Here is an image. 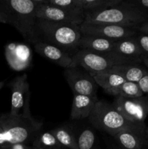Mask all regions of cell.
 I'll use <instances>...</instances> for the list:
<instances>
[{
  "mask_svg": "<svg viewBox=\"0 0 148 149\" xmlns=\"http://www.w3.org/2000/svg\"><path fill=\"white\" fill-rule=\"evenodd\" d=\"M36 17L38 19L48 21L76 25H81L84 23L85 18V16L84 15H79L64 9L49 4L46 0H38Z\"/></svg>",
  "mask_w": 148,
  "mask_h": 149,
  "instance_id": "30bf717a",
  "label": "cell"
},
{
  "mask_svg": "<svg viewBox=\"0 0 148 149\" xmlns=\"http://www.w3.org/2000/svg\"><path fill=\"white\" fill-rule=\"evenodd\" d=\"M7 141H6V136L5 133H4V130H3L2 128L0 127V148H2V147L7 146Z\"/></svg>",
  "mask_w": 148,
  "mask_h": 149,
  "instance_id": "f546056e",
  "label": "cell"
},
{
  "mask_svg": "<svg viewBox=\"0 0 148 149\" xmlns=\"http://www.w3.org/2000/svg\"><path fill=\"white\" fill-rule=\"evenodd\" d=\"M139 30L142 33H146L148 34V20L146 22L143 23L142 25H141L139 28L137 29V31Z\"/></svg>",
  "mask_w": 148,
  "mask_h": 149,
  "instance_id": "4dcf8cb0",
  "label": "cell"
},
{
  "mask_svg": "<svg viewBox=\"0 0 148 149\" xmlns=\"http://www.w3.org/2000/svg\"><path fill=\"white\" fill-rule=\"evenodd\" d=\"M113 95L115 97L134 98V97H142L144 96V94L138 83L126 81L114 92Z\"/></svg>",
  "mask_w": 148,
  "mask_h": 149,
  "instance_id": "cb8c5ba5",
  "label": "cell"
},
{
  "mask_svg": "<svg viewBox=\"0 0 148 149\" xmlns=\"http://www.w3.org/2000/svg\"><path fill=\"white\" fill-rule=\"evenodd\" d=\"M82 35L97 36L111 40H118L124 38L134 36L137 30L133 28L123 27L107 23H92L84 22L80 25Z\"/></svg>",
  "mask_w": 148,
  "mask_h": 149,
  "instance_id": "ba28073f",
  "label": "cell"
},
{
  "mask_svg": "<svg viewBox=\"0 0 148 149\" xmlns=\"http://www.w3.org/2000/svg\"><path fill=\"white\" fill-rule=\"evenodd\" d=\"M91 75L97 85L101 87L106 93L112 95L119 87L126 81L119 74L108 71L91 74Z\"/></svg>",
  "mask_w": 148,
  "mask_h": 149,
  "instance_id": "ac0fdd59",
  "label": "cell"
},
{
  "mask_svg": "<svg viewBox=\"0 0 148 149\" xmlns=\"http://www.w3.org/2000/svg\"><path fill=\"white\" fill-rule=\"evenodd\" d=\"M38 0H0V10L6 23L15 28L25 40L40 42L37 30Z\"/></svg>",
  "mask_w": 148,
  "mask_h": 149,
  "instance_id": "6da1fadb",
  "label": "cell"
},
{
  "mask_svg": "<svg viewBox=\"0 0 148 149\" xmlns=\"http://www.w3.org/2000/svg\"><path fill=\"white\" fill-rule=\"evenodd\" d=\"M130 3L143 10H148V0H128Z\"/></svg>",
  "mask_w": 148,
  "mask_h": 149,
  "instance_id": "83f0119b",
  "label": "cell"
},
{
  "mask_svg": "<svg viewBox=\"0 0 148 149\" xmlns=\"http://www.w3.org/2000/svg\"><path fill=\"white\" fill-rule=\"evenodd\" d=\"M148 20V10H143L123 0L113 7L94 12L85 13V23H107L123 27L138 28Z\"/></svg>",
  "mask_w": 148,
  "mask_h": 149,
  "instance_id": "7a4b0ae2",
  "label": "cell"
},
{
  "mask_svg": "<svg viewBox=\"0 0 148 149\" xmlns=\"http://www.w3.org/2000/svg\"><path fill=\"white\" fill-rule=\"evenodd\" d=\"M78 149H99L95 132L91 128L84 127L76 134Z\"/></svg>",
  "mask_w": 148,
  "mask_h": 149,
  "instance_id": "7402d4cb",
  "label": "cell"
},
{
  "mask_svg": "<svg viewBox=\"0 0 148 149\" xmlns=\"http://www.w3.org/2000/svg\"><path fill=\"white\" fill-rule=\"evenodd\" d=\"M43 123L32 116L23 113L0 114V127L6 136L7 145L15 143H32L36 135L41 131Z\"/></svg>",
  "mask_w": 148,
  "mask_h": 149,
  "instance_id": "5b68a950",
  "label": "cell"
},
{
  "mask_svg": "<svg viewBox=\"0 0 148 149\" xmlns=\"http://www.w3.org/2000/svg\"><path fill=\"white\" fill-rule=\"evenodd\" d=\"M8 149H32L31 146L26 143H15L7 146Z\"/></svg>",
  "mask_w": 148,
  "mask_h": 149,
  "instance_id": "f1b7e54d",
  "label": "cell"
},
{
  "mask_svg": "<svg viewBox=\"0 0 148 149\" xmlns=\"http://www.w3.org/2000/svg\"><path fill=\"white\" fill-rule=\"evenodd\" d=\"M135 36L141 49L145 54V56H148V34L144 33H137Z\"/></svg>",
  "mask_w": 148,
  "mask_h": 149,
  "instance_id": "484cf974",
  "label": "cell"
},
{
  "mask_svg": "<svg viewBox=\"0 0 148 149\" xmlns=\"http://www.w3.org/2000/svg\"><path fill=\"white\" fill-rule=\"evenodd\" d=\"M0 23H6L5 18H4V15H3L2 13H1V10H0Z\"/></svg>",
  "mask_w": 148,
  "mask_h": 149,
  "instance_id": "d6a6232c",
  "label": "cell"
},
{
  "mask_svg": "<svg viewBox=\"0 0 148 149\" xmlns=\"http://www.w3.org/2000/svg\"><path fill=\"white\" fill-rule=\"evenodd\" d=\"M37 30L40 42L57 47L68 53L71 51L75 53L78 50L82 36L80 25L38 19Z\"/></svg>",
  "mask_w": 148,
  "mask_h": 149,
  "instance_id": "3957f363",
  "label": "cell"
},
{
  "mask_svg": "<svg viewBox=\"0 0 148 149\" xmlns=\"http://www.w3.org/2000/svg\"><path fill=\"white\" fill-rule=\"evenodd\" d=\"M33 46L35 51L39 55L52 61L65 69L76 67L73 61L72 55L57 47L45 43L44 42H37L34 44Z\"/></svg>",
  "mask_w": 148,
  "mask_h": 149,
  "instance_id": "4fadbf2b",
  "label": "cell"
},
{
  "mask_svg": "<svg viewBox=\"0 0 148 149\" xmlns=\"http://www.w3.org/2000/svg\"><path fill=\"white\" fill-rule=\"evenodd\" d=\"M62 148L78 149L76 134L68 125H61L50 130Z\"/></svg>",
  "mask_w": 148,
  "mask_h": 149,
  "instance_id": "ffe728a7",
  "label": "cell"
},
{
  "mask_svg": "<svg viewBox=\"0 0 148 149\" xmlns=\"http://www.w3.org/2000/svg\"><path fill=\"white\" fill-rule=\"evenodd\" d=\"M72 58L75 66H81L90 74L105 71L115 65L139 63L142 61L124 58L114 52L99 53L86 49H78Z\"/></svg>",
  "mask_w": 148,
  "mask_h": 149,
  "instance_id": "8992f818",
  "label": "cell"
},
{
  "mask_svg": "<svg viewBox=\"0 0 148 149\" xmlns=\"http://www.w3.org/2000/svg\"><path fill=\"white\" fill-rule=\"evenodd\" d=\"M112 149H123V148H120V146H118L117 144H116V145L113 146V148H112Z\"/></svg>",
  "mask_w": 148,
  "mask_h": 149,
  "instance_id": "d590c367",
  "label": "cell"
},
{
  "mask_svg": "<svg viewBox=\"0 0 148 149\" xmlns=\"http://www.w3.org/2000/svg\"><path fill=\"white\" fill-rule=\"evenodd\" d=\"M113 52L129 59L142 61V58L145 56L135 36L116 40Z\"/></svg>",
  "mask_w": 148,
  "mask_h": 149,
  "instance_id": "e0dca14e",
  "label": "cell"
},
{
  "mask_svg": "<svg viewBox=\"0 0 148 149\" xmlns=\"http://www.w3.org/2000/svg\"><path fill=\"white\" fill-rule=\"evenodd\" d=\"M88 119L94 127L113 137L125 130H145L146 129L145 123L131 122L116 110L113 105L103 100H99L97 102Z\"/></svg>",
  "mask_w": 148,
  "mask_h": 149,
  "instance_id": "277c9868",
  "label": "cell"
},
{
  "mask_svg": "<svg viewBox=\"0 0 148 149\" xmlns=\"http://www.w3.org/2000/svg\"><path fill=\"white\" fill-rule=\"evenodd\" d=\"M113 138L116 144L123 149H147L148 147L145 130H125Z\"/></svg>",
  "mask_w": 148,
  "mask_h": 149,
  "instance_id": "5bb4252c",
  "label": "cell"
},
{
  "mask_svg": "<svg viewBox=\"0 0 148 149\" xmlns=\"http://www.w3.org/2000/svg\"><path fill=\"white\" fill-rule=\"evenodd\" d=\"M46 2L55 7H59L79 15L85 16L79 3V0H46Z\"/></svg>",
  "mask_w": 148,
  "mask_h": 149,
  "instance_id": "d4e9b609",
  "label": "cell"
},
{
  "mask_svg": "<svg viewBox=\"0 0 148 149\" xmlns=\"http://www.w3.org/2000/svg\"><path fill=\"white\" fill-rule=\"evenodd\" d=\"M113 106L123 116L135 123L144 124L148 116V97L134 98L116 97Z\"/></svg>",
  "mask_w": 148,
  "mask_h": 149,
  "instance_id": "52a82bcc",
  "label": "cell"
},
{
  "mask_svg": "<svg viewBox=\"0 0 148 149\" xmlns=\"http://www.w3.org/2000/svg\"><path fill=\"white\" fill-rule=\"evenodd\" d=\"M12 91L11 109L9 113L17 115L21 113L25 103L30 100V86L26 74L16 77L9 83Z\"/></svg>",
  "mask_w": 148,
  "mask_h": 149,
  "instance_id": "8fae6325",
  "label": "cell"
},
{
  "mask_svg": "<svg viewBox=\"0 0 148 149\" xmlns=\"http://www.w3.org/2000/svg\"><path fill=\"white\" fill-rule=\"evenodd\" d=\"M123 0H79L84 13L104 10L120 4Z\"/></svg>",
  "mask_w": 148,
  "mask_h": 149,
  "instance_id": "603a6c76",
  "label": "cell"
},
{
  "mask_svg": "<svg viewBox=\"0 0 148 149\" xmlns=\"http://www.w3.org/2000/svg\"><path fill=\"white\" fill-rule=\"evenodd\" d=\"M98 97L83 95H73L71 118L73 120L86 119L89 117Z\"/></svg>",
  "mask_w": 148,
  "mask_h": 149,
  "instance_id": "9a60e30c",
  "label": "cell"
},
{
  "mask_svg": "<svg viewBox=\"0 0 148 149\" xmlns=\"http://www.w3.org/2000/svg\"><path fill=\"white\" fill-rule=\"evenodd\" d=\"M147 149H148V147H147Z\"/></svg>",
  "mask_w": 148,
  "mask_h": 149,
  "instance_id": "74e56055",
  "label": "cell"
},
{
  "mask_svg": "<svg viewBox=\"0 0 148 149\" xmlns=\"http://www.w3.org/2000/svg\"><path fill=\"white\" fill-rule=\"evenodd\" d=\"M4 84H5V81H0V90L3 88V87L4 86Z\"/></svg>",
  "mask_w": 148,
  "mask_h": 149,
  "instance_id": "836d02e7",
  "label": "cell"
},
{
  "mask_svg": "<svg viewBox=\"0 0 148 149\" xmlns=\"http://www.w3.org/2000/svg\"><path fill=\"white\" fill-rule=\"evenodd\" d=\"M5 54L9 65L15 71H23L30 65L32 52L27 45L10 44L6 46Z\"/></svg>",
  "mask_w": 148,
  "mask_h": 149,
  "instance_id": "7c38bea8",
  "label": "cell"
},
{
  "mask_svg": "<svg viewBox=\"0 0 148 149\" xmlns=\"http://www.w3.org/2000/svg\"><path fill=\"white\" fill-rule=\"evenodd\" d=\"M107 71L119 74L127 81L138 83L145 77L148 70L139 63H133L115 65Z\"/></svg>",
  "mask_w": 148,
  "mask_h": 149,
  "instance_id": "d6986e66",
  "label": "cell"
},
{
  "mask_svg": "<svg viewBox=\"0 0 148 149\" xmlns=\"http://www.w3.org/2000/svg\"><path fill=\"white\" fill-rule=\"evenodd\" d=\"M145 135H146V138L148 141V127H146V129H145Z\"/></svg>",
  "mask_w": 148,
  "mask_h": 149,
  "instance_id": "e575fe53",
  "label": "cell"
},
{
  "mask_svg": "<svg viewBox=\"0 0 148 149\" xmlns=\"http://www.w3.org/2000/svg\"><path fill=\"white\" fill-rule=\"evenodd\" d=\"M116 40L82 35L78 44V49H86L99 53H110L115 49Z\"/></svg>",
  "mask_w": 148,
  "mask_h": 149,
  "instance_id": "2e32d148",
  "label": "cell"
},
{
  "mask_svg": "<svg viewBox=\"0 0 148 149\" xmlns=\"http://www.w3.org/2000/svg\"><path fill=\"white\" fill-rule=\"evenodd\" d=\"M142 61L143 63L148 68V56H143L142 58Z\"/></svg>",
  "mask_w": 148,
  "mask_h": 149,
  "instance_id": "1f68e13d",
  "label": "cell"
},
{
  "mask_svg": "<svg viewBox=\"0 0 148 149\" xmlns=\"http://www.w3.org/2000/svg\"><path fill=\"white\" fill-rule=\"evenodd\" d=\"M0 149H8V147H7V146L2 147V148H1Z\"/></svg>",
  "mask_w": 148,
  "mask_h": 149,
  "instance_id": "8d00e7d4",
  "label": "cell"
},
{
  "mask_svg": "<svg viewBox=\"0 0 148 149\" xmlns=\"http://www.w3.org/2000/svg\"><path fill=\"white\" fill-rule=\"evenodd\" d=\"M32 149H62L51 131H41L31 143Z\"/></svg>",
  "mask_w": 148,
  "mask_h": 149,
  "instance_id": "44dd1931",
  "label": "cell"
},
{
  "mask_svg": "<svg viewBox=\"0 0 148 149\" xmlns=\"http://www.w3.org/2000/svg\"><path fill=\"white\" fill-rule=\"evenodd\" d=\"M64 76L73 95L97 97L98 85L92 76L86 71L80 70L78 66L66 68Z\"/></svg>",
  "mask_w": 148,
  "mask_h": 149,
  "instance_id": "9c48e42d",
  "label": "cell"
},
{
  "mask_svg": "<svg viewBox=\"0 0 148 149\" xmlns=\"http://www.w3.org/2000/svg\"><path fill=\"white\" fill-rule=\"evenodd\" d=\"M138 84H139L143 94L147 95V96L148 97V71L145 74V77L138 82Z\"/></svg>",
  "mask_w": 148,
  "mask_h": 149,
  "instance_id": "4316f807",
  "label": "cell"
}]
</instances>
